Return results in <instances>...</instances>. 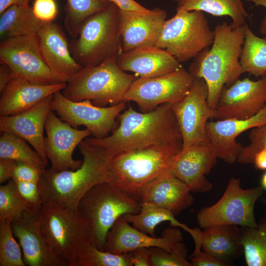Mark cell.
<instances>
[{
  "label": "cell",
  "mask_w": 266,
  "mask_h": 266,
  "mask_svg": "<svg viewBox=\"0 0 266 266\" xmlns=\"http://www.w3.org/2000/svg\"><path fill=\"white\" fill-rule=\"evenodd\" d=\"M30 208L20 195L13 179L0 186V221L11 223L21 218Z\"/></svg>",
  "instance_id": "36"
},
{
  "label": "cell",
  "mask_w": 266,
  "mask_h": 266,
  "mask_svg": "<svg viewBox=\"0 0 266 266\" xmlns=\"http://www.w3.org/2000/svg\"><path fill=\"white\" fill-rule=\"evenodd\" d=\"M252 163L256 169L266 170V148L261 150L254 155Z\"/></svg>",
  "instance_id": "48"
},
{
  "label": "cell",
  "mask_w": 266,
  "mask_h": 266,
  "mask_svg": "<svg viewBox=\"0 0 266 266\" xmlns=\"http://www.w3.org/2000/svg\"><path fill=\"white\" fill-rule=\"evenodd\" d=\"M125 220L140 231L155 237V228L163 222L168 221L170 226L181 228L191 236L197 232V228L192 229L179 222L170 211L148 203H141L139 212L136 214L123 215Z\"/></svg>",
  "instance_id": "29"
},
{
  "label": "cell",
  "mask_w": 266,
  "mask_h": 266,
  "mask_svg": "<svg viewBox=\"0 0 266 266\" xmlns=\"http://www.w3.org/2000/svg\"><path fill=\"white\" fill-rule=\"evenodd\" d=\"M190 259L192 266H225L229 264L201 250L193 252Z\"/></svg>",
  "instance_id": "43"
},
{
  "label": "cell",
  "mask_w": 266,
  "mask_h": 266,
  "mask_svg": "<svg viewBox=\"0 0 266 266\" xmlns=\"http://www.w3.org/2000/svg\"><path fill=\"white\" fill-rule=\"evenodd\" d=\"M245 34L240 57L242 73L256 77L266 75V35H255L245 23Z\"/></svg>",
  "instance_id": "31"
},
{
  "label": "cell",
  "mask_w": 266,
  "mask_h": 266,
  "mask_svg": "<svg viewBox=\"0 0 266 266\" xmlns=\"http://www.w3.org/2000/svg\"><path fill=\"white\" fill-rule=\"evenodd\" d=\"M137 78L122 70L114 58L83 67L61 91L72 101L89 100L95 105L104 107L126 101L125 95Z\"/></svg>",
  "instance_id": "7"
},
{
  "label": "cell",
  "mask_w": 266,
  "mask_h": 266,
  "mask_svg": "<svg viewBox=\"0 0 266 266\" xmlns=\"http://www.w3.org/2000/svg\"><path fill=\"white\" fill-rule=\"evenodd\" d=\"M218 158L209 141L181 151L176 156L171 172L184 183L191 192L205 193L212 184L206 178L217 163Z\"/></svg>",
  "instance_id": "20"
},
{
  "label": "cell",
  "mask_w": 266,
  "mask_h": 266,
  "mask_svg": "<svg viewBox=\"0 0 266 266\" xmlns=\"http://www.w3.org/2000/svg\"><path fill=\"white\" fill-rule=\"evenodd\" d=\"M14 181L20 195L28 206L30 208H40L42 201L38 183Z\"/></svg>",
  "instance_id": "40"
},
{
  "label": "cell",
  "mask_w": 266,
  "mask_h": 266,
  "mask_svg": "<svg viewBox=\"0 0 266 266\" xmlns=\"http://www.w3.org/2000/svg\"><path fill=\"white\" fill-rule=\"evenodd\" d=\"M189 187L171 172L165 173L144 186L136 199L166 209L175 216L191 206L194 199Z\"/></svg>",
  "instance_id": "24"
},
{
  "label": "cell",
  "mask_w": 266,
  "mask_h": 266,
  "mask_svg": "<svg viewBox=\"0 0 266 266\" xmlns=\"http://www.w3.org/2000/svg\"><path fill=\"white\" fill-rule=\"evenodd\" d=\"M207 98L205 81L194 77L186 96L171 105L182 135L181 151L209 141L205 126L209 120L216 119L217 115L216 109L209 105Z\"/></svg>",
  "instance_id": "14"
},
{
  "label": "cell",
  "mask_w": 266,
  "mask_h": 266,
  "mask_svg": "<svg viewBox=\"0 0 266 266\" xmlns=\"http://www.w3.org/2000/svg\"><path fill=\"white\" fill-rule=\"evenodd\" d=\"M51 110L63 121L77 128L84 126L96 138H102L115 129L116 118L126 108V101L100 107L89 100L72 101L65 97L61 91L53 94Z\"/></svg>",
  "instance_id": "13"
},
{
  "label": "cell",
  "mask_w": 266,
  "mask_h": 266,
  "mask_svg": "<svg viewBox=\"0 0 266 266\" xmlns=\"http://www.w3.org/2000/svg\"><path fill=\"white\" fill-rule=\"evenodd\" d=\"M111 3L108 0H66L64 20L66 31L76 38L84 22L107 8Z\"/></svg>",
  "instance_id": "33"
},
{
  "label": "cell",
  "mask_w": 266,
  "mask_h": 266,
  "mask_svg": "<svg viewBox=\"0 0 266 266\" xmlns=\"http://www.w3.org/2000/svg\"><path fill=\"white\" fill-rule=\"evenodd\" d=\"M41 56L51 70L66 83L82 68L72 57L62 27L53 21H40L36 33Z\"/></svg>",
  "instance_id": "19"
},
{
  "label": "cell",
  "mask_w": 266,
  "mask_h": 266,
  "mask_svg": "<svg viewBox=\"0 0 266 266\" xmlns=\"http://www.w3.org/2000/svg\"><path fill=\"white\" fill-rule=\"evenodd\" d=\"M39 224L42 235L53 251L69 266H75L78 254L90 241L77 208L43 203Z\"/></svg>",
  "instance_id": "9"
},
{
  "label": "cell",
  "mask_w": 266,
  "mask_h": 266,
  "mask_svg": "<svg viewBox=\"0 0 266 266\" xmlns=\"http://www.w3.org/2000/svg\"><path fill=\"white\" fill-rule=\"evenodd\" d=\"M176 8L201 11L215 16H229L236 26L243 25L250 18L241 0H180Z\"/></svg>",
  "instance_id": "30"
},
{
  "label": "cell",
  "mask_w": 266,
  "mask_h": 266,
  "mask_svg": "<svg viewBox=\"0 0 266 266\" xmlns=\"http://www.w3.org/2000/svg\"><path fill=\"white\" fill-rule=\"evenodd\" d=\"M140 208L135 197L108 182L91 187L77 206L89 240L103 251L108 232L116 220L126 214H136Z\"/></svg>",
  "instance_id": "4"
},
{
  "label": "cell",
  "mask_w": 266,
  "mask_h": 266,
  "mask_svg": "<svg viewBox=\"0 0 266 266\" xmlns=\"http://www.w3.org/2000/svg\"><path fill=\"white\" fill-rule=\"evenodd\" d=\"M70 53L82 67L97 66L123 51L120 10L111 3L88 18L78 36L69 42Z\"/></svg>",
  "instance_id": "6"
},
{
  "label": "cell",
  "mask_w": 266,
  "mask_h": 266,
  "mask_svg": "<svg viewBox=\"0 0 266 266\" xmlns=\"http://www.w3.org/2000/svg\"><path fill=\"white\" fill-rule=\"evenodd\" d=\"M0 60V63L11 68L13 78L40 85L66 83L55 75L44 61L36 34L1 40Z\"/></svg>",
  "instance_id": "11"
},
{
  "label": "cell",
  "mask_w": 266,
  "mask_h": 266,
  "mask_svg": "<svg viewBox=\"0 0 266 266\" xmlns=\"http://www.w3.org/2000/svg\"><path fill=\"white\" fill-rule=\"evenodd\" d=\"M194 78L183 67L170 73L153 78H137L125 95L126 101L136 103L142 112L165 103L173 104L184 99Z\"/></svg>",
  "instance_id": "12"
},
{
  "label": "cell",
  "mask_w": 266,
  "mask_h": 266,
  "mask_svg": "<svg viewBox=\"0 0 266 266\" xmlns=\"http://www.w3.org/2000/svg\"><path fill=\"white\" fill-rule=\"evenodd\" d=\"M203 229L201 248L210 255L229 264L243 252L238 226L223 225Z\"/></svg>",
  "instance_id": "27"
},
{
  "label": "cell",
  "mask_w": 266,
  "mask_h": 266,
  "mask_svg": "<svg viewBox=\"0 0 266 266\" xmlns=\"http://www.w3.org/2000/svg\"><path fill=\"white\" fill-rule=\"evenodd\" d=\"M266 104V75L258 80L237 79L222 90L215 108L216 119H248Z\"/></svg>",
  "instance_id": "16"
},
{
  "label": "cell",
  "mask_w": 266,
  "mask_h": 266,
  "mask_svg": "<svg viewBox=\"0 0 266 266\" xmlns=\"http://www.w3.org/2000/svg\"><path fill=\"white\" fill-rule=\"evenodd\" d=\"M214 39V31L202 11L176 8L175 15L165 21L155 46L181 63L209 47Z\"/></svg>",
  "instance_id": "8"
},
{
  "label": "cell",
  "mask_w": 266,
  "mask_h": 266,
  "mask_svg": "<svg viewBox=\"0 0 266 266\" xmlns=\"http://www.w3.org/2000/svg\"><path fill=\"white\" fill-rule=\"evenodd\" d=\"M214 39L194 58L188 72L193 77L203 78L208 88L207 101L215 109L221 92L243 73L239 60L245 38V24L236 26L223 22L216 26Z\"/></svg>",
  "instance_id": "3"
},
{
  "label": "cell",
  "mask_w": 266,
  "mask_h": 266,
  "mask_svg": "<svg viewBox=\"0 0 266 266\" xmlns=\"http://www.w3.org/2000/svg\"><path fill=\"white\" fill-rule=\"evenodd\" d=\"M45 129L47 136L44 139V147L51 164L50 168L61 172L79 168L83 161L73 159L72 155L76 147L92 134L91 131L72 127L58 118L52 110L47 117Z\"/></svg>",
  "instance_id": "15"
},
{
  "label": "cell",
  "mask_w": 266,
  "mask_h": 266,
  "mask_svg": "<svg viewBox=\"0 0 266 266\" xmlns=\"http://www.w3.org/2000/svg\"><path fill=\"white\" fill-rule=\"evenodd\" d=\"M30 0H0V14L13 4H29Z\"/></svg>",
  "instance_id": "49"
},
{
  "label": "cell",
  "mask_w": 266,
  "mask_h": 266,
  "mask_svg": "<svg viewBox=\"0 0 266 266\" xmlns=\"http://www.w3.org/2000/svg\"><path fill=\"white\" fill-rule=\"evenodd\" d=\"M257 227H240L241 243L248 266H266V217Z\"/></svg>",
  "instance_id": "32"
},
{
  "label": "cell",
  "mask_w": 266,
  "mask_h": 266,
  "mask_svg": "<svg viewBox=\"0 0 266 266\" xmlns=\"http://www.w3.org/2000/svg\"><path fill=\"white\" fill-rule=\"evenodd\" d=\"M173 0V1H174L178 2V1H180V0Z\"/></svg>",
  "instance_id": "53"
},
{
  "label": "cell",
  "mask_w": 266,
  "mask_h": 266,
  "mask_svg": "<svg viewBox=\"0 0 266 266\" xmlns=\"http://www.w3.org/2000/svg\"><path fill=\"white\" fill-rule=\"evenodd\" d=\"M13 78L12 71L6 64H0V93L3 90L9 81Z\"/></svg>",
  "instance_id": "47"
},
{
  "label": "cell",
  "mask_w": 266,
  "mask_h": 266,
  "mask_svg": "<svg viewBox=\"0 0 266 266\" xmlns=\"http://www.w3.org/2000/svg\"><path fill=\"white\" fill-rule=\"evenodd\" d=\"M13 234L11 223L0 221V266H26Z\"/></svg>",
  "instance_id": "37"
},
{
  "label": "cell",
  "mask_w": 266,
  "mask_h": 266,
  "mask_svg": "<svg viewBox=\"0 0 266 266\" xmlns=\"http://www.w3.org/2000/svg\"><path fill=\"white\" fill-rule=\"evenodd\" d=\"M151 266H192L187 259V249L183 241L178 242L168 252L159 247H151Z\"/></svg>",
  "instance_id": "38"
},
{
  "label": "cell",
  "mask_w": 266,
  "mask_h": 266,
  "mask_svg": "<svg viewBox=\"0 0 266 266\" xmlns=\"http://www.w3.org/2000/svg\"><path fill=\"white\" fill-rule=\"evenodd\" d=\"M182 149V141L115 155L111 161V183L136 199L144 186L160 175L171 172Z\"/></svg>",
  "instance_id": "5"
},
{
  "label": "cell",
  "mask_w": 266,
  "mask_h": 266,
  "mask_svg": "<svg viewBox=\"0 0 266 266\" xmlns=\"http://www.w3.org/2000/svg\"><path fill=\"white\" fill-rule=\"evenodd\" d=\"M131 252L110 253L88 241L78 254L75 266H132Z\"/></svg>",
  "instance_id": "35"
},
{
  "label": "cell",
  "mask_w": 266,
  "mask_h": 266,
  "mask_svg": "<svg viewBox=\"0 0 266 266\" xmlns=\"http://www.w3.org/2000/svg\"><path fill=\"white\" fill-rule=\"evenodd\" d=\"M253 2L256 6H262L266 8V0H247ZM260 33L266 35V16L265 17L260 27Z\"/></svg>",
  "instance_id": "50"
},
{
  "label": "cell",
  "mask_w": 266,
  "mask_h": 266,
  "mask_svg": "<svg viewBox=\"0 0 266 266\" xmlns=\"http://www.w3.org/2000/svg\"><path fill=\"white\" fill-rule=\"evenodd\" d=\"M27 142L26 140L14 133L7 132L2 133L0 137V159L22 162L45 170L47 164Z\"/></svg>",
  "instance_id": "34"
},
{
  "label": "cell",
  "mask_w": 266,
  "mask_h": 266,
  "mask_svg": "<svg viewBox=\"0 0 266 266\" xmlns=\"http://www.w3.org/2000/svg\"><path fill=\"white\" fill-rule=\"evenodd\" d=\"M121 10L139 12H149L150 9L143 6L134 0H108Z\"/></svg>",
  "instance_id": "45"
},
{
  "label": "cell",
  "mask_w": 266,
  "mask_h": 266,
  "mask_svg": "<svg viewBox=\"0 0 266 266\" xmlns=\"http://www.w3.org/2000/svg\"><path fill=\"white\" fill-rule=\"evenodd\" d=\"M131 252L133 266H151L149 248H141Z\"/></svg>",
  "instance_id": "44"
},
{
  "label": "cell",
  "mask_w": 266,
  "mask_h": 266,
  "mask_svg": "<svg viewBox=\"0 0 266 266\" xmlns=\"http://www.w3.org/2000/svg\"><path fill=\"white\" fill-rule=\"evenodd\" d=\"M40 208H30L21 218L11 223L22 249L24 262L29 266H69L53 251L42 235Z\"/></svg>",
  "instance_id": "18"
},
{
  "label": "cell",
  "mask_w": 266,
  "mask_h": 266,
  "mask_svg": "<svg viewBox=\"0 0 266 266\" xmlns=\"http://www.w3.org/2000/svg\"><path fill=\"white\" fill-rule=\"evenodd\" d=\"M263 202L265 203V204L266 205V198H265L263 199Z\"/></svg>",
  "instance_id": "52"
},
{
  "label": "cell",
  "mask_w": 266,
  "mask_h": 266,
  "mask_svg": "<svg viewBox=\"0 0 266 266\" xmlns=\"http://www.w3.org/2000/svg\"><path fill=\"white\" fill-rule=\"evenodd\" d=\"M35 17L40 21H53L58 13L55 0H35L32 8Z\"/></svg>",
  "instance_id": "41"
},
{
  "label": "cell",
  "mask_w": 266,
  "mask_h": 266,
  "mask_svg": "<svg viewBox=\"0 0 266 266\" xmlns=\"http://www.w3.org/2000/svg\"><path fill=\"white\" fill-rule=\"evenodd\" d=\"M53 98V94L47 96L30 109L19 114L0 117V133H11L26 140L47 164L43 130L51 110Z\"/></svg>",
  "instance_id": "22"
},
{
  "label": "cell",
  "mask_w": 266,
  "mask_h": 266,
  "mask_svg": "<svg viewBox=\"0 0 266 266\" xmlns=\"http://www.w3.org/2000/svg\"><path fill=\"white\" fill-rule=\"evenodd\" d=\"M182 241L183 234L178 227L166 228L161 236L153 237L132 227L122 216L108 232L104 251L120 254L141 248L159 247L170 252Z\"/></svg>",
  "instance_id": "17"
},
{
  "label": "cell",
  "mask_w": 266,
  "mask_h": 266,
  "mask_svg": "<svg viewBox=\"0 0 266 266\" xmlns=\"http://www.w3.org/2000/svg\"><path fill=\"white\" fill-rule=\"evenodd\" d=\"M261 186L263 190H266V170L263 174L261 179Z\"/></svg>",
  "instance_id": "51"
},
{
  "label": "cell",
  "mask_w": 266,
  "mask_h": 266,
  "mask_svg": "<svg viewBox=\"0 0 266 266\" xmlns=\"http://www.w3.org/2000/svg\"><path fill=\"white\" fill-rule=\"evenodd\" d=\"M251 130L249 134L250 143L242 147L237 158V162L240 164L252 163L254 155L266 148V125Z\"/></svg>",
  "instance_id": "39"
},
{
  "label": "cell",
  "mask_w": 266,
  "mask_h": 266,
  "mask_svg": "<svg viewBox=\"0 0 266 266\" xmlns=\"http://www.w3.org/2000/svg\"><path fill=\"white\" fill-rule=\"evenodd\" d=\"M240 183L239 178H231L220 200L215 204L199 210L196 217L200 228L223 225L258 226L254 206L264 190L261 186L245 189L241 187Z\"/></svg>",
  "instance_id": "10"
},
{
  "label": "cell",
  "mask_w": 266,
  "mask_h": 266,
  "mask_svg": "<svg viewBox=\"0 0 266 266\" xmlns=\"http://www.w3.org/2000/svg\"><path fill=\"white\" fill-rule=\"evenodd\" d=\"M45 170L16 161L12 179L15 181H31L38 183Z\"/></svg>",
  "instance_id": "42"
},
{
  "label": "cell",
  "mask_w": 266,
  "mask_h": 266,
  "mask_svg": "<svg viewBox=\"0 0 266 266\" xmlns=\"http://www.w3.org/2000/svg\"><path fill=\"white\" fill-rule=\"evenodd\" d=\"M120 14L123 51L155 45L166 20L164 9L155 7L147 12L120 10Z\"/></svg>",
  "instance_id": "23"
},
{
  "label": "cell",
  "mask_w": 266,
  "mask_h": 266,
  "mask_svg": "<svg viewBox=\"0 0 266 266\" xmlns=\"http://www.w3.org/2000/svg\"><path fill=\"white\" fill-rule=\"evenodd\" d=\"M83 157L75 170L55 172L50 168L42 174L38 184L42 204H53L77 209L82 196L99 183L111 182L113 155L84 140L78 145Z\"/></svg>",
  "instance_id": "2"
},
{
  "label": "cell",
  "mask_w": 266,
  "mask_h": 266,
  "mask_svg": "<svg viewBox=\"0 0 266 266\" xmlns=\"http://www.w3.org/2000/svg\"><path fill=\"white\" fill-rule=\"evenodd\" d=\"M16 161L0 159V183L12 179Z\"/></svg>",
  "instance_id": "46"
},
{
  "label": "cell",
  "mask_w": 266,
  "mask_h": 266,
  "mask_svg": "<svg viewBox=\"0 0 266 266\" xmlns=\"http://www.w3.org/2000/svg\"><path fill=\"white\" fill-rule=\"evenodd\" d=\"M119 125L111 134L102 138L87 137L89 144L102 148L114 156L151 146L168 145L182 141L181 133L169 103L146 112L131 106L119 116Z\"/></svg>",
  "instance_id": "1"
},
{
  "label": "cell",
  "mask_w": 266,
  "mask_h": 266,
  "mask_svg": "<svg viewBox=\"0 0 266 266\" xmlns=\"http://www.w3.org/2000/svg\"><path fill=\"white\" fill-rule=\"evenodd\" d=\"M39 23L29 4H13L0 14V40L36 34Z\"/></svg>",
  "instance_id": "28"
},
{
  "label": "cell",
  "mask_w": 266,
  "mask_h": 266,
  "mask_svg": "<svg viewBox=\"0 0 266 266\" xmlns=\"http://www.w3.org/2000/svg\"><path fill=\"white\" fill-rule=\"evenodd\" d=\"M266 125V104L256 115L246 119L234 118L208 121L205 126L207 138L218 159L233 164L237 162L243 146L236 142L243 132Z\"/></svg>",
  "instance_id": "21"
},
{
  "label": "cell",
  "mask_w": 266,
  "mask_h": 266,
  "mask_svg": "<svg viewBox=\"0 0 266 266\" xmlns=\"http://www.w3.org/2000/svg\"><path fill=\"white\" fill-rule=\"evenodd\" d=\"M66 85V83H62L40 85L13 77L0 92V115H14L24 112L45 97L63 90Z\"/></svg>",
  "instance_id": "26"
},
{
  "label": "cell",
  "mask_w": 266,
  "mask_h": 266,
  "mask_svg": "<svg viewBox=\"0 0 266 266\" xmlns=\"http://www.w3.org/2000/svg\"><path fill=\"white\" fill-rule=\"evenodd\" d=\"M120 68L141 78H153L172 72L182 67L166 50L155 46L123 51L116 58Z\"/></svg>",
  "instance_id": "25"
}]
</instances>
